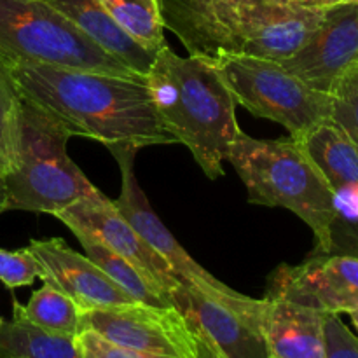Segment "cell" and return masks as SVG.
I'll return each instance as SVG.
<instances>
[{"label": "cell", "mask_w": 358, "mask_h": 358, "mask_svg": "<svg viewBox=\"0 0 358 358\" xmlns=\"http://www.w3.org/2000/svg\"><path fill=\"white\" fill-rule=\"evenodd\" d=\"M13 310L31 324L55 334L79 336L80 332V308L66 294L49 283L35 290L24 306L14 301Z\"/></svg>", "instance_id": "obj_21"}, {"label": "cell", "mask_w": 358, "mask_h": 358, "mask_svg": "<svg viewBox=\"0 0 358 358\" xmlns=\"http://www.w3.org/2000/svg\"><path fill=\"white\" fill-rule=\"evenodd\" d=\"M336 219L348 224H358V182L346 184L332 191Z\"/></svg>", "instance_id": "obj_28"}, {"label": "cell", "mask_w": 358, "mask_h": 358, "mask_svg": "<svg viewBox=\"0 0 358 358\" xmlns=\"http://www.w3.org/2000/svg\"><path fill=\"white\" fill-rule=\"evenodd\" d=\"M91 331L122 348L150 355L194 358L196 336L175 308L142 303L80 311V332Z\"/></svg>", "instance_id": "obj_9"}, {"label": "cell", "mask_w": 358, "mask_h": 358, "mask_svg": "<svg viewBox=\"0 0 358 358\" xmlns=\"http://www.w3.org/2000/svg\"><path fill=\"white\" fill-rule=\"evenodd\" d=\"M2 322H3V320H2V318H0V324H2Z\"/></svg>", "instance_id": "obj_33"}, {"label": "cell", "mask_w": 358, "mask_h": 358, "mask_svg": "<svg viewBox=\"0 0 358 358\" xmlns=\"http://www.w3.org/2000/svg\"><path fill=\"white\" fill-rule=\"evenodd\" d=\"M112 20L138 42L143 49L156 56L164 41V21L157 0H100Z\"/></svg>", "instance_id": "obj_20"}, {"label": "cell", "mask_w": 358, "mask_h": 358, "mask_svg": "<svg viewBox=\"0 0 358 358\" xmlns=\"http://www.w3.org/2000/svg\"><path fill=\"white\" fill-rule=\"evenodd\" d=\"M147 86L157 115L175 142L191 150L210 180L222 177L224 161L241 129L238 103L215 62L196 55L184 58L166 44L154 58Z\"/></svg>", "instance_id": "obj_3"}, {"label": "cell", "mask_w": 358, "mask_h": 358, "mask_svg": "<svg viewBox=\"0 0 358 358\" xmlns=\"http://www.w3.org/2000/svg\"><path fill=\"white\" fill-rule=\"evenodd\" d=\"M72 21L94 44L140 76L147 77L156 56L133 41L105 10L100 0H45Z\"/></svg>", "instance_id": "obj_16"}, {"label": "cell", "mask_w": 358, "mask_h": 358, "mask_svg": "<svg viewBox=\"0 0 358 358\" xmlns=\"http://www.w3.org/2000/svg\"><path fill=\"white\" fill-rule=\"evenodd\" d=\"M350 315V318H352V322H353V327L357 329V332H358V308L357 310H353L352 313H348ZM358 338V336H357Z\"/></svg>", "instance_id": "obj_32"}, {"label": "cell", "mask_w": 358, "mask_h": 358, "mask_svg": "<svg viewBox=\"0 0 358 358\" xmlns=\"http://www.w3.org/2000/svg\"><path fill=\"white\" fill-rule=\"evenodd\" d=\"M355 69H358V63H357V65H355Z\"/></svg>", "instance_id": "obj_34"}, {"label": "cell", "mask_w": 358, "mask_h": 358, "mask_svg": "<svg viewBox=\"0 0 358 358\" xmlns=\"http://www.w3.org/2000/svg\"><path fill=\"white\" fill-rule=\"evenodd\" d=\"M79 240L80 247L84 248L87 257L115 283L121 287L129 297L136 301V303L149 304V306L157 308H173L171 306V297L166 290L161 289L147 273L136 268L135 264L122 259L121 255L114 254L108 250L105 245L94 240L93 236L86 233H73Z\"/></svg>", "instance_id": "obj_19"}, {"label": "cell", "mask_w": 358, "mask_h": 358, "mask_svg": "<svg viewBox=\"0 0 358 358\" xmlns=\"http://www.w3.org/2000/svg\"><path fill=\"white\" fill-rule=\"evenodd\" d=\"M358 63V0H341L325 10L310 41L282 65L304 84L332 94Z\"/></svg>", "instance_id": "obj_12"}, {"label": "cell", "mask_w": 358, "mask_h": 358, "mask_svg": "<svg viewBox=\"0 0 358 358\" xmlns=\"http://www.w3.org/2000/svg\"><path fill=\"white\" fill-rule=\"evenodd\" d=\"M331 119L358 143V69L346 72L332 91Z\"/></svg>", "instance_id": "obj_23"}, {"label": "cell", "mask_w": 358, "mask_h": 358, "mask_svg": "<svg viewBox=\"0 0 358 358\" xmlns=\"http://www.w3.org/2000/svg\"><path fill=\"white\" fill-rule=\"evenodd\" d=\"M325 315L358 308V259L341 254H311L297 266L282 264L268 280V296Z\"/></svg>", "instance_id": "obj_10"}, {"label": "cell", "mask_w": 358, "mask_h": 358, "mask_svg": "<svg viewBox=\"0 0 358 358\" xmlns=\"http://www.w3.org/2000/svg\"><path fill=\"white\" fill-rule=\"evenodd\" d=\"M70 138L55 115L23 98L16 163L3 177L7 210L55 215L98 191L66 152Z\"/></svg>", "instance_id": "obj_5"}, {"label": "cell", "mask_w": 358, "mask_h": 358, "mask_svg": "<svg viewBox=\"0 0 358 358\" xmlns=\"http://www.w3.org/2000/svg\"><path fill=\"white\" fill-rule=\"evenodd\" d=\"M164 30L177 35L189 55L215 59L224 55L285 62L317 31L329 6L283 0L159 2Z\"/></svg>", "instance_id": "obj_2"}, {"label": "cell", "mask_w": 358, "mask_h": 358, "mask_svg": "<svg viewBox=\"0 0 358 358\" xmlns=\"http://www.w3.org/2000/svg\"><path fill=\"white\" fill-rule=\"evenodd\" d=\"M55 217L72 233L90 234L108 250L135 264L168 294L178 285L177 276L168 262L133 229L114 201L105 198L100 191L79 199L69 208L55 213Z\"/></svg>", "instance_id": "obj_13"}, {"label": "cell", "mask_w": 358, "mask_h": 358, "mask_svg": "<svg viewBox=\"0 0 358 358\" xmlns=\"http://www.w3.org/2000/svg\"><path fill=\"white\" fill-rule=\"evenodd\" d=\"M227 161L247 187L252 205L294 212L313 231V254H329L336 220L332 189L299 140H257L240 131Z\"/></svg>", "instance_id": "obj_4"}, {"label": "cell", "mask_w": 358, "mask_h": 358, "mask_svg": "<svg viewBox=\"0 0 358 358\" xmlns=\"http://www.w3.org/2000/svg\"><path fill=\"white\" fill-rule=\"evenodd\" d=\"M27 248L41 266L42 282L66 294L80 311L136 303L87 255L72 250L59 238L31 240Z\"/></svg>", "instance_id": "obj_14"}, {"label": "cell", "mask_w": 358, "mask_h": 358, "mask_svg": "<svg viewBox=\"0 0 358 358\" xmlns=\"http://www.w3.org/2000/svg\"><path fill=\"white\" fill-rule=\"evenodd\" d=\"M157 2H163V0H157ZM170 2H182V3H203V2H215V0H170ZM283 2L290 3H301V6H332L336 2H341V0H283Z\"/></svg>", "instance_id": "obj_30"}, {"label": "cell", "mask_w": 358, "mask_h": 358, "mask_svg": "<svg viewBox=\"0 0 358 358\" xmlns=\"http://www.w3.org/2000/svg\"><path fill=\"white\" fill-rule=\"evenodd\" d=\"M299 142L332 191L358 182V143L338 122L325 119Z\"/></svg>", "instance_id": "obj_17"}, {"label": "cell", "mask_w": 358, "mask_h": 358, "mask_svg": "<svg viewBox=\"0 0 358 358\" xmlns=\"http://www.w3.org/2000/svg\"><path fill=\"white\" fill-rule=\"evenodd\" d=\"M192 331H194V336H196L194 358H227L215 345H213V343H210V339H206L201 332H198L196 329H192Z\"/></svg>", "instance_id": "obj_29"}, {"label": "cell", "mask_w": 358, "mask_h": 358, "mask_svg": "<svg viewBox=\"0 0 358 358\" xmlns=\"http://www.w3.org/2000/svg\"><path fill=\"white\" fill-rule=\"evenodd\" d=\"M171 306L227 358H271L262 332V299L236 292L212 297L178 285L171 290Z\"/></svg>", "instance_id": "obj_8"}, {"label": "cell", "mask_w": 358, "mask_h": 358, "mask_svg": "<svg viewBox=\"0 0 358 358\" xmlns=\"http://www.w3.org/2000/svg\"><path fill=\"white\" fill-rule=\"evenodd\" d=\"M7 210V189L6 180H3V173H0V213Z\"/></svg>", "instance_id": "obj_31"}, {"label": "cell", "mask_w": 358, "mask_h": 358, "mask_svg": "<svg viewBox=\"0 0 358 358\" xmlns=\"http://www.w3.org/2000/svg\"><path fill=\"white\" fill-rule=\"evenodd\" d=\"M325 358H358V338L339 315H325Z\"/></svg>", "instance_id": "obj_25"}, {"label": "cell", "mask_w": 358, "mask_h": 358, "mask_svg": "<svg viewBox=\"0 0 358 358\" xmlns=\"http://www.w3.org/2000/svg\"><path fill=\"white\" fill-rule=\"evenodd\" d=\"M0 56L13 63L143 77L94 44L45 0H0Z\"/></svg>", "instance_id": "obj_6"}, {"label": "cell", "mask_w": 358, "mask_h": 358, "mask_svg": "<svg viewBox=\"0 0 358 358\" xmlns=\"http://www.w3.org/2000/svg\"><path fill=\"white\" fill-rule=\"evenodd\" d=\"M136 152H138L136 149H121L112 152L121 168L122 178L121 194L114 201L119 212L131 224L133 229L168 262L182 285L191 287L212 297L236 294V290L227 287L226 283L210 275L205 268H201L161 222L136 180L135 166H133Z\"/></svg>", "instance_id": "obj_11"}, {"label": "cell", "mask_w": 358, "mask_h": 358, "mask_svg": "<svg viewBox=\"0 0 358 358\" xmlns=\"http://www.w3.org/2000/svg\"><path fill=\"white\" fill-rule=\"evenodd\" d=\"M80 346L83 358H173V357H161L150 355V353L135 352V350L122 348V346L114 345L107 341L101 336L94 334L91 331H83L77 336Z\"/></svg>", "instance_id": "obj_26"}, {"label": "cell", "mask_w": 358, "mask_h": 358, "mask_svg": "<svg viewBox=\"0 0 358 358\" xmlns=\"http://www.w3.org/2000/svg\"><path fill=\"white\" fill-rule=\"evenodd\" d=\"M21 91L13 76V63L0 56V173L6 177L16 163Z\"/></svg>", "instance_id": "obj_22"}, {"label": "cell", "mask_w": 358, "mask_h": 358, "mask_svg": "<svg viewBox=\"0 0 358 358\" xmlns=\"http://www.w3.org/2000/svg\"><path fill=\"white\" fill-rule=\"evenodd\" d=\"M213 62L238 105L257 117L282 124L292 138L299 140L331 119L332 94L310 87L282 63L234 55L219 56Z\"/></svg>", "instance_id": "obj_7"}, {"label": "cell", "mask_w": 358, "mask_h": 358, "mask_svg": "<svg viewBox=\"0 0 358 358\" xmlns=\"http://www.w3.org/2000/svg\"><path fill=\"white\" fill-rule=\"evenodd\" d=\"M13 76L21 96L55 115L72 136L96 140L110 152L177 143L157 115L147 77L37 63H13Z\"/></svg>", "instance_id": "obj_1"}, {"label": "cell", "mask_w": 358, "mask_h": 358, "mask_svg": "<svg viewBox=\"0 0 358 358\" xmlns=\"http://www.w3.org/2000/svg\"><path fill=\"white\" fill-rule=\"evenodd\" d=\"M0 358H83L77 336L49 332L13 310L0 324Z\"/></svg>", "instance_id": "obj_18"}, {"label": "cell", "mask_w": 358, "mask_h": 358, "mask_svg": "<svg viewBox=\"0 0 358 358\" xmlns=\"http://www.w3.org/2000/svg\"><path fill=\"white\" fill-rule=\"evenodd\" d=\"M262 332L271 358H325V313L264 297Z\"/></svg>", "instance_id": "obj_15"}, {"label": "cell", "mask_w": 358, "mask_h": 358, "mask_svg": "<svg viewBox=\"0 0 358 358\" xmlns=\"http://www.w3.org/2000/svg\"><path fill=\"white\" fill-rule=\"evenodd\" d=\"M41 278V266L28 248L9 252L0 248V282L7 289L28 287Z\"/></svg>", "instance_id": "obj_24"}, {"label": "cell", "mask_w": 358, "mask_h": 358, "mask_svg": "<svg viewBox=\"0 0 358 358\" xmlns=\"http://www.w3.org/2000/svg\"><path fill=\"white\" fill-rule=\"evenodd\" d=\"M329 254L352 255L358 259V224L334 220L331 229V248Z\"/></svg>", "instance_id": "obj_27"}]
</instances>
